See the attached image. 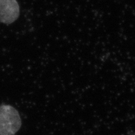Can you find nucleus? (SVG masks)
<instances>
[{"label": "nucleus", "instance_id": "1", "mask_svg": "<svg viewBox=\"0 0 135 135\" xmlns=\"http://www.w3.org/2000/svg\"><path fill=\"white\" fill-rule=\"evenodd\" d=\"M21 126V117L16 109L8 104L0 105V135H14Z\"/></svg>", "mask_w": 135, "mask_h": 135}, {"label": "nucleus", "instance_id": "2", "mask_svg": "<svg viewBox=\"0 0 135 135\" xmlns=\"http://www.w3.org/2000/svg\"><path fill=\"white\" fill-rule=\"evenodd\" d=\"M20 6L17 0H0V22L12 24L20 16Z\"/></svg>", "mask_w": 135, "mask_h": 135}]
</instances>
